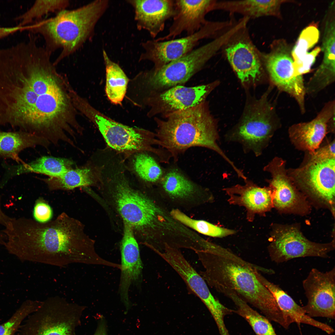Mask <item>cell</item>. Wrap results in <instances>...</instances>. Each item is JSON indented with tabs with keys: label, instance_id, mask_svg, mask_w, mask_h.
I'll return each mask as SVG.
<instances>
[{
	"label": "cell",
	"instance_id": "obj_45",
	"mask_svg": "<svg viewBox=\"0 0 335 335\" xmlns=\"http://www.w3.org/2000/svg\"><path fill=\"white\" fill-rule=\"evenodd\" d=\"M6 240V237L5 234L2 231H0V244H5Z\"/></svg>",
	"mask_w": 335,
	"mask_h": 335
},
{
	"label": "cell",
	"instance_id": "obj_41",
	"mask_svg": "<svg viewBox=\"0 0 335 335\" xmlns=\"http://www.w3.org/2000/svg\"><path fill=\"white\" fill-rule=\"evenodd\" d=\"M321 51L320 47H317L310 52L307 53L297 71V73L298 75L303 76V74L310 72L317 56Z\"/></svg>",
	"mask_w": 335,
	"mask_h": 335
},
{
	"label": "cell",
	"instance_id": "obj_16",
	"mask_svg": "<svg viewBox=\"0 0 335 335\" xmlns=\"http://www.w3.org/2000/svg\"><path fill=\"white\" fill-rule=\"evenodd\" d=\"M307 302L302 307L311 317L335 316V268L325 272L313 268L302 282Z\"/></svg>",
	"mask_w": 335,
	"mask_h": 335
},
{
	"label": "cell",
	"instance_id": "obj_28",
	"mask_svg": "<svg viewBox=\"0 0 335 335\" xmlns=\"http://www.w3.org/2000/svg\"><path fill=\"white\" fill-rule=\"evenodd\" d=\"M99 169L89 163L84 166L74 167L58 177L42 179L51 190H73L94 185L100 177Z\"/></svg>",
	"mask_w": 335,
	"mask_h": 335
},
{
	"label": "cell",
	"instance_id": "obj_10",
	"mask_svg": "<svg viewBox=\"0 0 335 335\" xmlns=\"http://www.w3.org/2000/svg\"><path fill=\"white\" fill-rule=\"evenodd\" d=\"M258 105L248 111L234 129L225 136L226 141L240 144L245 153L260 156L275 132L281 127L275 109L265 96Z\"/></svg>",
	"mask_w": 335,
	"mask_h": 335
},
{
	"label": "cell",
	"instance_id": "obj_13",
	"mask_svg": "<svg viewBox=\"0 0 335 335\" xmlns=\"http://www.w3.org/2000/svg\"><path fill=\"white\" fill-rule=\"evenodd\" d=\"M335 158L306 159L301 166L287 169L295 186L325 204L334 207Z\"/></svg>",
	"mask_w": 335,
	"mask_h": 335
},
{
	"label": "cell",
	"instance_id": "obj_31",
	"mask_svg": "<svg viewBox=\"0 0 335 335\" xmlns=\"http://www.w3.org/2000/svg\"><path fill=\"white\" fill-rule=\"evenodd\" d=\"M102 55L105 69L106 94L113 104L121 105L127 92L129 79L120 66L110 58L104 49Z\"/></svg>",
	"mask_w": 335,
	"mask_h": 335
},
{
	"label": "cell",
	"instance_id": "obj_5",
	"mask_svg": "<svg viewBox=\"0 0 335 335\" xmlns=\"http://www.w3.org/2000/svg\"><path fill=\"white\" fill-rule=\"evenodd\" d=\"M109 3L108 0H96L76 9H64L54 17L27 25L26 30L42 36L45 48L51 54L61 50L53 62L56 66L92 37L95 27Z\"/></svg>",
	"mask_w": 335,
	"mask_h": 335
},
{
	"label": "cell",
	"instance_id": "obj_30",
	"mask_svg": "<svg viewBox=\"0 0 335 335\" xmlns=\"http://www.w3.org/2000/svg\"><path fill=\"white\" fill-rule=\"evenodd\" d=\"M286 0H244L217 2L216 9H223L244 15L248 19L266 16L281 18L280 6Z\"/></svg>",
	"mask_w": 335,
	"mask_h": 335
},
{
	"label": "cell",
	"instance_id": "obj_17",
	"mask_svg": "<svg viewBox=\"0 0 335 335\" xmlns=\"http://www.w3.org/2000/svg\"><path fill=\"white\" fill-rule=\"evenodd\" d=\"M123 231L120 244L121 272L118 291L122 301L128 310L131 306L129 288L132 285L138 286L141 284L143 265L134 230L124 221Z\"/></svg>",
	"mask_w": 335,
	"mask_h": 335
},
{
	"label": "cell",
	"instance_id": "obj_25",
	"mask_svg": "<svg viewBox=\"0 0 335 335\" xmlns=\"http://www.w3.org/2000/svg\"><path fill=\"white\" fill-rule=\"evenodd\" d=\"M261 273L257 270L255 271L257 278L271 292L280 310L292 323L295 322L309 325L328 334L334 332V329L330 326L317 321L307 315L302 307L298 305L278 285L270 281Z\"/></svg>",
	"mask_w": 335,
	"mask_h": 335
},
{
	"label": "cell",
	"instance_id": "obj_19",
	"mask_svg": "<svg viewBox=\"0 0 335 335\" xmlns=\"http://www.w3.org/2000/svg\"><path fill=\"white\" fill-rule=\"evenodd\" d=\"M264 171L270 174L268 180L271 190L273 206L285 211H293L302 207V199L296 187L287 174L286 161L275 157L263 168Z\"/></svg>",
	"mask_w": 335,
	"mask_h": 335
},
{
	"label": "cell",
	"instance_id": "obj_15",
	"mask_svg": "<svg viewBox=\"0 0 335 335\" xmlns=\"http://www.w3.org/2000/svg\"><path fill=\"white\" fill-rule=\"evenodd\" d=\"M212 84L194 87L177 86L153 95L143 100L140 107H148L149 117L162 118L197 105L205 101Z\"/></svg>",
	"mask_w": 335,
	"mask_h": 335
},
{
	"label": "cell",
	"instance_id": "obj_9",
	"mask_svg": "<svg viewBox=\"0 0 335 335\" xmlns=\"http://www.w3.org/2000/svg\"><path fill=\"white\" fill-rule=\"evenodd\" d=\"M86 308L59 296L50 297L28 316L18 335H75Z\"/></svg>",
	"mask_w": 335,
	"mask_h": 335
},
{
	"label": "cell",
	"instance_id": "obj_40",
	"mask_svg": "<svg viewBox=\"0 0 335 335\" xmlns=\"http://www.w3.org/2000/svg\"><path fill=\"white\" fill-rule=\"evenodd\" d=\"M52 210L50 206L44 201H37L33 212L35 220L41 223H45L49 221L52 216Z\"/></svg>",
	"mask_w": 335,
	"mask_h": 335
},
{
	"label": "cell",
	"instance_id": "obj_37",
	"mask_svg": "<svg viewBox=\"0 0 335 335\" xmlns=\"http://www.w3.org/2000/svg\"><path fill=\"white\" fill-rule=\"evenodd\" d=\"M319 37V32L316 23H311L301 32L291 51L296 73L308 51L318 42Z\"/></svg>",
	"mask_w": 335,
	"mask_h": 335
},
{
	"label": "cell",
	"instance_id": "obj_12",
	"mask_svg": "<svg viewBox=\"0 0 335 335\" xmlns=\"http://www.w3.org/2000/svg\"><path fill=\"white\" fill-rule=\"evenodd\" d=\"M270 238L268 252L271 260L277 263L301 257L327 258L335 248L334 241L326 243L312 242L292 226L275 229Z\"/></svg>",
	"mask_w": 335,
	"mask_h": 335
},
{
	"label": "cell",
	"instance_id": "obj_42",
	"mask_svg": "<svg viewBox=\"0 0 335 335\" xmlns=\"http://www.w3.org/2000/svg\"><path fill=\"white\" fill-rule=\"evenodd\" d=\"M25 26L18 25L11 27H0V39L3 38L19 31L25 30Z\"/></svg>",
	"mask_w": 335,
	"mask_h": 335
},
{
	"label": "cell",
	"instance_id": "obj_23",
	"mask_svg": "<svg viewBox=\"0 0 335 335\" xmlns=\"http://www.w3.org/2000/svg\"><path fill=\"white\" fill-rule=\"evenodd\" d=\"M234 40L226 45V58L242 83L255 81L261 74V54L246 38Z\"/></svg>",
	"mask_w": 335,
	"mask_h": 335
},
{
	"label": "cell",
	"instance_id": "obj_6",
	"mask_svg": "<svg viewBox=\"0 0 335 335\" xmlns=\"http://www.w3.org/2000/svg\"><path fill=\"white\" fill-rule=\"evenodd\" d=\"M108 174L116 208L123 221L144 235L146 245H154L168 238L176 227L170 212L132 188L121 172L114 169Z\"/></svg>",
	"mask_w": 335,
	"mask_h": 335
},
{
	"label": "cell",
	"instance_id": "obj_14",
	"mask_svg": "<svg viewBox=\"0 0 335 335\" xmlns=\"http://www.w3.org/2000/svg\"><path fill=\"white\" fill-rule=\"evenodd\" d=\"M223 28L221 22L208 21L193 34L176 39L158 41L155 39L142 42L144 51L139 61H149L154 70L160 69L169 63L179 59L194 49L203 39L212 37Z\"/></svg>",
	"mask_w": 335,
	"mask_h": 335
},
{
	"label": "cell",
	"instance_id": "obj_3",
	"mask_svg": "<svg viewBox=\"0 0 335 335\" xmlns=\"http://www.w3.org/2000/svg\"><path fill=\"white\" fill-rule=\"evenodd\" d=\"M195 252L204 269L199 274L209 286L218 292L222 289L234 291L270 321L276 322L282 317L274 297L254 273L257 270L272 275L273 270L249 262L214 243L208 250Z\"/></svg>",
	"mask_w": 335,
	"mask_h": 335
},
{
	"label": "cell",
	"instance_id": "obj_24",
	"mask_svg": "<svg viewBox=\"0 0 335 335\" xmlns=\"http://www.w3.org/2000/svg\"><path fill=\"white\" fill-rule=\"evenodd\" d=\"M244 181L243 185L237 184L223 190L229 196V203L244 207L247 220L252 222L256 215H263L273 206L271 192L269 187H261L248 179Z\"/></svg>",
	"mask_w": 335,
	"mask_h": 335
},
{
	"label": "cell",
	"instance_id": "obj_11",
	"mask_svg": "<svg viewBox=\"0 0 335 335\" xmlns=\"http://www.w3.org/2000/svg\"><path fill=\"white\" fill-rule=\"evenodd\" d=\"M270 51L262 54L264 62L272 83L280 90L290 95L296 100L301 112L306 111V94L303 76L295 71L290 46L283 39L274 41Z\"/></svg>",
	"mask_w": 335,
	"mask_h": 335
},
{
	"label": "cell",
	"instance_id": "obj_2",
	"mask_svg": "<svg viewBox=\"0 0 335 335\" xmlns=\"http://www.w3.org/2000/svg\"><path fill=\"white\" fill-rule=\"evenodd\" d=\"M2 231L8 251L22 261L59 267L78 263L104 265L94 243L79 220L65 212L55 220L41 223L25 217L11 218Z\"/></svg>",
	"mask_w": 335,
	"mask_h": 335
},
{
	"label": "cell",
	"instance_id": "obj_4",
	"mask_svg": "<svg viewBox=\"0 0 335 335\" xmlns=\"http://www.w3.org/2000/svg\"><path fill=\"white\" fill-rule=\"evenodd\" d=\"M163 118H154L157 126L156 137L159 146L167 150L174 161L190 148L199 147L215 151L232 168L235 167L219 145L216 124L205 101Z\"/></svg>",
	"mask_w": 335,
	"mask_h": 335
},
{
	"label": "cell",
	"instance_id": "obj_1",
	"mask_svg": "<svg viewBox=\"0 0 335 335\" xmlns=\"http://www.w3.org/2000/svg\"><path fill=\"white\" fill-rule=\"evenodd\" d=\"M51 58L34 53L14 63L7 97L16 127L57 145L69 143L81 126L69 94V83L57 71Z\"/></svg>",
	"mask_w": 335,
	"mask_h": 335
},
{
	"label": "cell",
	"instance_id": "obj_27",
	"mask_svg": "<svg viewBox=\"0 0 335 335\" xmlns=\"http://www.w3.org/2000/svg\"><path fill=\"white\" fill-rule=\"evenodd\" d=\"M158 184L168 196L179 201L191 200L204 191L176 166L165 169Z\"/></svg>",
	"mask_w": 335,
	"mask_h": 335
},
{
	"label": "cell",
	"instance_id": "obj_8",
	"mask_svg": "<svg viewBox=\"0 0 335 335\" xmlns=\"http://www.w3.org/2000/svg\"><path fill=\"white\" fill-rule=\"evenodd\" d=\"M78 110L96 127L112 149L127 154L142 152L152 153L162 163L168 159L166 150L154 147L159 145L155 133L116 121L95 109L87 100L80 103Z\"/></svg>",
	"mask_w": 335,
	"mask_h": 335
},
{
	"label": "cell",
	"instance_id": "obj_44",
	"mask_svg": "<svg viewBox=\"0 0 335 335\" xmlns=\"http://www.w3.org/2000/svg\"><path fill=\"white\" fill-rule=\"evenodd\" d=\"M11 218L6 215L2 210L0 198V225L5 226Z\"/></svg>",
	"mask_w": 335,
	"mask_h": 335
},
{
	"label": "cell",
	"instance_id": "obj_39",
	"mask_svg": "<svg viewBox=\"0 0 335 335\" xmlns=\"http://www.w3.org/2000/svg\"><path fill=\"white\" fill-rule=\"evenodd\" d=\"M335 140L325 145L319 147L315 151L308 152V158L310 160H321L335 158Z\"/></svg>",
	"mask_w": 335,
	"mask_h": 335
},
{
	"label": "cell",
	"instance_id": "obj_7",
	"mask_svg": "<svg viewBox=\"0 0 335 335\" xmlns=\"http://www.w3.org/2000/svg\"><path fill=\"white\" fill-rule=\"evenodd\" d=\"M216 52L214 45L209 42L159 69L152 68L140 72L129 81L132 97L139 104L156 94L183 85L202 69Z\"/></svg>",
	"mask_w": 335,
	"mask_h": 335
},
{
	"label": "cell",
	"instance_id": "obj_29",
	"mask_svg": "<svg viewBox=\"0 0 335 335\" xmlns=\"http://www.w3.org/2000/svg\"><path fill=\"white\" fill-rule=\"evenodd\" d=\"M51 144L44 138L22 130L7 132L0 129V156L13 159L19 164L24 162L19 156L23 150L37 146L47 149Z\"/></svg>",
	"mask_w": 335,
	"mask_h": 335
},
{
	"label": "cell",
	"instance_id": "obj_26",
	"mask_svg": "<svg viewBox=\"0 0 335 335\" xmlns=\"http://www.w3.org/2000/svg\"><path fill=\"white\" fill-rule=\"evenodd\" d=\"M75 165L74 162L69 159L43 156L29 163L9 166L2 182L5 184L11 177L29 173L43 174L48 177H58L74 168Z\"/></svg>",
	"mask_w": 335,
	"mask_h": 335
},
{
	"label": "cell",
	"instance_id": "obj_22",
	"mask_svg": "<svg viewBox=\"0 0 335 335\" xmlns=\"http://www.w3.org/2000/svg\"><path fill=\"white\" fill-rule=\"evenodd\" d=\"M137 28L153 39L164 29L167 21L175 14L174 0H128Z\"/></svg>",
	"mask_w": 335,
	"mask_h": 335
},
{
	"label": "cell",
	"instance_id": "obj_43",
	"mask_svg": "<svg viewBox=\"0 0 335 335\" xmlns=\"http://www.w3.org/2000/svg\"><path fill=\"white\" fill-rule=\"evenodd\" d=\"M94 335H106V325L104 320L102 319L100 321Z\"/></svg>",
	"mask_w": 335,
	"mask_h": 335
},
{
	"label": "cell",
	"instance_id": "obj_34",
	"mask_svg": "<svg viewBox=\"0 0 335 335\" xmlns=\"http://www.w3.org/2000/svg\"><path fill=\"white\" fill-rule=\"evenodd\" d=\"M335 2L331 3L325 15L321 50L323 53L321 66L335 70Z\"/></svg>",
	"mask_w": 335,
	"mask_h": 335
},
{
	"label": "cell",
	"instance_id": "obj_18",
	"mask_svg": "<svg viewBox=\"0 0 335 335\" xmlns=\"http://www.w3.org/2000/svg\"><path fill=\"white\" fill-rule=\"evenodd\" d=\"M216 1L174 0L175 14L168 34L155 39L162 41L174 39L183 32L187 35L198 31L208 21L206 15L215 10Z\"/></svg>",
	"mask_w": 335,
	"mask_h": 335
},
{
	"label": "cell",
	"instance_id": "obj_32",
	"mask_svg": "<svg viewBox=\"0 0 335 335\" xmlns=\"http://www.w3.org/2000/svg\"><path fill=\"white\" fill-rule=\"evenodd\" d=\"M221 293L233 302L236 307L233 312L246 320L257 335H277L270 321L252 308L236 293L224 290Z\"/></svg>",
	"mask_w": 335,
	"mask_h": 335
},
{
	"label": "cell",
	"instance_id": "obj_38",
	"mask_svg": "<svg viewBox=\"0 0 335 335\" xmlns=\"http://www.w3.org/2000/svg\"><path fill=\"white\" fill-rule=\"evenodd\" d=\"M42 303L37 300L25 301L8 320L0 324V335H15L25 318L37 310Z\"/></svg>",
	"mask_w": 335,
	"mask_h": 335
},
{
	"label": "cell",
	"instance_id": "obj_33",
	"mask_svg": "<svg viewBox=\"0 0 335 335\" xmlns=\"http://www.w3.org/2000/svg\"><path fill=\"white\" fill-rule=\"evenodd\" d=\"M149 152L134 154L132 161L133 170L142 180L150 184H158L165 171L158 159Z\"/></svg>",
	"mask_w": 335,
	"mask_h": 335
},
{
	"label": "cell",
	"instance_id": "obj_21",
	"mask_svg": "<svg viewBox=\"0 0 335 335\" xmlns=\"http://www.w3.org/2000/svg\"><path fill=\"white\" fill-rule=\"evenodd\" d=\"M157 254L168 263L191 290L202 301L211 313L223 305L212 294L206 282L184 257L178 249L166 247Z\"/></svg>",
	"mask_w": 335,
	"mask_h": 335
},
{
	"label": "cell",
	"instance_id": "obj_36",
	"mask_svg": "<svg viewBox=\"0 0 335 335\" xmlns=\"http://www.w3.org/2000/svg\"><path fill=\"white\" fill-rule=\"evenodd\" d=\"M69 5L68 0H36L31 7L16 18L19 25L25 26L40 20L50 12H58L66 9Z\"/></svg>",
	"mask_w": 335,
	"mask_h": 335
},
{
	"label": "cell",
	"instance_id": "obj_35",
	"mask_svg": "<svg viewBox=\"0 0 335 335\" xmlns=\"http://www.w3.org/2000/svg\"><path fill=\"white\" fill-rule=\"evenodd\" d=\"M172 218L183 225L203 234L221 238L234 234L236 231L217 226L206 221L192 219L177 209L170 212Z\"/></svg>",
	"mask_w": 335,
	"mask_h": 335
},
{
	"label": "cell",
	"instance_id": "obj_20",
	"mask_svg": "<svg viewBox=\"0 0 335 335\" xmlns=\"http://www.w3.org/2000/svg\"><path fill=\"white\" fill-rule=\"evenodd\" d=\"M335 114L334 100L327 102L317 116L312 120L300 123L291 126L289 136L296 148L309 152L318 149L328 133V123Z\"/></svg>",
	"mask_w": 335,
	"mask_h": 335
}]
</instances>
